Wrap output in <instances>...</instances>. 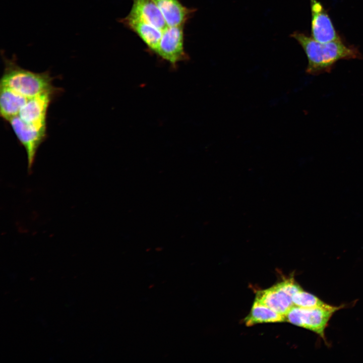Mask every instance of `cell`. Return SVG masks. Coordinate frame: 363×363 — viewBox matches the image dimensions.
<instances>
[{"mask_svg":"<svg viewBox=\"0 0 363 363\" xmlns=\"http://www.w3.org/2000/svg\"><path fill=\"white\" fill-rule=\"evenodd\" d=\"M291 37L298 42L306 54L308 64L306 72L310 75L330 73L340 60L362 58L357 47L345 44L341 38L321 43L305 33L297 31L293 32Z\"/></svg>","mask_w":363,"mask_h":363,"instance_id":"obj_1","label":"cell"},{"mask_svg":"<svg viewBox=\"0 0 363 363\" xmlns=\"http://www.w3.org/2000/svg\"><path fill=\"white\" fill-rule=\"evenodd\" d=\"M5 68L0 87L7 88L28 99L51 91H57L48 72L36 73L24 69L17 63L16 56L3 55Z\"/></svg>","mask_w":363,"mask_h":363,"instance_id":"obj_2","label":"cell"},{"mask_svg":"<svg viewBox=\"0 0 363 363\" xmlns=\"http://www.w3.org/2000/svg\"><path fill=\"white\" fill-rule=\"evenodd\" d=\"M342 306L329 305L313 308L293 306L285 315L286 321L312 331L325 339L324 331L332 315Z\"/></svg>","mask_w":363,"mask_h":363,"instance_id":"obj_3","label":"cell"},{"mask_svg":"<svg viewBox=\"0 0 363 363\" xmlns=\"http://www.w3.org/2000/svg\"><path fill=\"white\" fill-rule=\"evenodd\" d=\"M184 26L167 27L162 31L155 52L173 66L188 58L184 48Z\"/></svg>","mask_w":363,"mask_h":363,"instance_id":"obj_4","label":"cell"},{"mask_svg":"<svg viewBox=\"0 0 363 363\" xmlns=\"http://www.w3.org/2000/svg\"><path fill=\"white\" fill-rule=\"evenodd\" d=\"M7 122L26 150L28 167L30 170L32 167L37 150L46 137V132L24 123L18 116L12 117Z\"/></svg>","mask_w":363,"mask_h":363,"instance_id":"obj_5","label":"cell"},{"mask_svg":"<svg viewBox=\"0 0 363 363\" xmlns=\"http://www.w3.org/2000/svg\"><path fill=\"white\" fill-rule=\"evenodd\" d=\"M57 91L44 93L29 99L18 116L24 123L46 132V117L49 104Z\"/></svg>","mask_w":363,"mask_h":363,"instance_id":"obj_6","label":"cell"},{"mask_svg":"<svg viewBox=\"0 0 363 363\" xmlns=\"http://www.w3.org/2000/svg\"><path fill=\"white\" fill-rule=\"evenodd\" d=\"M312 21L311 37L321 43L341 39L326 10L318 0H310Z\"/></svg>","mask_w":363,"mask_h":363,"instance_id":"obj_7","label":"cell"},{"mask_svg":"<svg viewBox=\"0 0 363 363\" xmlns=\"http://www.w3.org/2000/svg\"><path fill=\"white\" fill-rule=\"evenodd\" d=\"M119 21L135 33L151 51L155 52L162 36V31L130 12Z\"/></svg>","mask_w":363,"mask_h":363,"instance_id":"obj_8","label":"cell"},{"mask_svg":"<svg viewBox=\"0 0 363 363\" xmlns=\"http://www.w3.org/2000/svg\"><path fill=\"white\" fill-rule=\"evenodd\" d=\"M160 10L168 27L184 25L195 12L179 0H153Z\"/></svg>","mask_w":363,"mask_h":363,"instance_id":"obj_9","label":"cell"},{"mask_svg":"<svg viewBox=\"0 0 363 363\" xmlns=\"http://www.w3.org/2000/svg\"><path fill=\"white\" fill-rule=\"evenodd\" d=\"M255 300L284 316L294 306L291 297L277 289L274 285L268 289L258 291Z\"/></svg>","mask_w":363,"mask_h":363,"instance_id":"obj_10","label":"cell"},{"mask_svg":"<svg viewBox=\"0 0 363 363\" xmlns=\"http://www.w3.org/2000/svg\"><path fill=\"white\" fill-rule=\"evenodd\" d=\"M130 13L142 18L149 24L163 31L168 27L159 8L153 0H132Z\"/></svg>","mask_w":363,"mask_h":363,"instance_id":"obj_11","label":"cell"},{"mask_svg":"<svg viewBox=\"0 0 363 363\" xmlns=\"http://www.w3.org/2000/svg\"><path fill=\"white\" fill-rule=\"evenodd\" d=\"M0 89L1 115L8 121L18 114L29 99L7 88L0 87Z\"/></svg>","mask_w":363,"mask_h":363,"instance_id":"obj_12","label":"cell"},{"mask_svg":"<svg viewBox=\"0 0 363 363\" xmlns=\"http://www.w3.org/2000/svg\"><path fill=\"white\" fill-rule=\"evenodd\" d=\"M244 321L247 326H251L258 323L284 322L286 318L285 316L255 300L249 314Z\"/></svg>","mask_w":363,"mask_h":363,"instance_id":"obj_13","label":"cell"},{"mask_svg":"<svg viewBox=\"0 0 363 363\" xmlns=\"http://www.w3.org/2000/svg\"><path fill=\"white\" fill-rule=\"evenodd\" d=\"M291 299L294 306L305 308L325 307L328 305L317 296L303 290L293 294Z\"/></svg>","mask_w":363,"mask_h":363,"instance_id":"obj_14","label":"cell"},{"mask_svg":"<svg viewBox=\"0 0 363 363\" xmlns=\"http://www.w3.org/2000/svg\"><path fill=\"white\" fill-rule=\"evenodd\" d=\"M277 289L292 297L295 293L302 290L293 278L284 280L274 285Z\"/></svg>","mask_w":363,"mask_h":363,"instance_id":"obj_15","label":"cell"}]
</instances>
